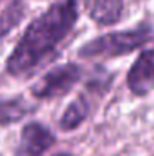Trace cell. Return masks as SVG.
<instances>
[{
  "instance_id": "cell-1",
  "label": "cell",
  "mask_w": 154,
  "mask_h": 156,
  "mask_svg": "<svg viewBox=\"0 0 154 156\" xmlns=\"http://www.w3.org/2000/svg\"><path fill=\"white\" fill-rule=\"evenodd\" d=\"M78 20V0H58L30 22L9 55L5 68L12 76L32 73L56 51Z\"/></svg>"
},
{
  "instance_id": "cell-2",
  "label": "cell",
  "mask_w": 154,
  "mask_h": 156,
  "mask_svg": "<svg viewBox=\"0 0 154 156\" xmlns=\"http://www.w3.org/2000/svg\"><path fill=\"white\" fill-rule=\"evenodd\" d=\"M152 38V28L148 23H141L128 30L109 32L86 42L80 47L78 57L91 58H118L139 50Z\"/></svg>"
},
{
  "instance_id": "cell-3",
  "label": "cell",
  "mask_w": 154,
  "mask_h": 156,
  "mask_svg": "<svg viewBox=\"0 0 154 156\" xmlns=\"http://www.w3.org/2000/svg\"><path fill=\"white\" fill-rule=\"evenodd\" d=\"M83 78V68L76 63L58 65L46 72L32 87V95L38 100H51L70 93Z\"/></svg>"
},
{
  "instance_id": "cell-4",
  "label": "cell",
  "mask_w": 154,
  "mask_h": 156,
  "mask_svg": "<svg viewBox=\"0 0 154 156\" xmlns=\"http://www.w3.org/2000/svg\"><path fill=\"white\" fill-rule=\"evenodd\" d=\"M126 85L134 96H148L154 88V48L142 50L126 75Z\"/></svg>"
},
{
  "instance_id": "cell-5",
  "label": "cell",
  "mask_w": 154,
  "mask_h": 156,
  "mask_svg": "<svg viewBox=\"0 0 154 156\" xmlns=\"http://www.w3.org/2000/svg\"><path fill=\"white\" fill-rule=\"evenodd\" d=\"M55 143V135L38 121L27 123L20 133V150L25 156H42Z\"/></svg>"
},
{
  "instance_id": "cell-6",
  "label": "cell",
  "mask_w": 154,
  "mask_h": 156,
  "mask_svg": "<svg viewBox=\"0 0 154 156\" xmlns=\"http://www.w3.org/2000/svg\"><path fill=\"white\" fill-rule=\"evenodd\" d=\"M83 7L96 25L109 27L123 18L124 0H83Z\"/></svg>"
},
{
  "instance_id": "cell-7",
  "label": "cell",
  "mask_w": 154,
  "mask_h": 156,
  "mask_svg": "<svg viewBox=\"0 0 154 156\" xmlns=\"http://www.w3.org/2000/svg\"><path fill=\"white\" fill-rule=\"evenodd\" d=\"M88 115H90V103L86 101L85 96H78L63 111L60 118V128L63 131H73L85 123Z\"/></svg>"
},
{
  "instance_id": "cell-8",
  "label": "cell",
  "mask_w": 154,
  "mask_h": 156,
  "mask_svg": "<svg viewBox=\"0 0 154 156\" xmlns=\"http://www.w3.org/2000/svg\"><path fill=\"white\" fill-rule=\"evenodd\" d=\"M33 108L25 101L23 98H9L0 100V125H12L23 120L27 115H30Z\"/></svg>"
},
{
  "instance_id": "cell-9",
  "label": "cell",
  "mask_w": 154,
  "mask_h": 156,
  "mask_svg": "<svg viewBox=\"0 0 154 156\" xmlns=\"http://www.w3.org/2000/svg\"><path fill=\"white\" fill-rule=\"evenodd\" d=\"M23 18V2L22 0H12L9 5L0 10V38L7 35L17 23Z\"/></svg>"
}]
</instances>
